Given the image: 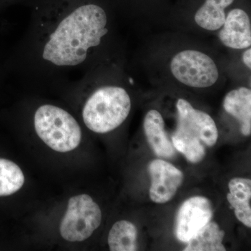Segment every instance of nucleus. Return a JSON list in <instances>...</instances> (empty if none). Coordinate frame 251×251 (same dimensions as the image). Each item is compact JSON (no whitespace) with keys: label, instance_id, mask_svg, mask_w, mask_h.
<instances>
[{"label":"nucleus","instance_id":"nucleus-3","mask_svg":"<svg viewBox=\"0 0 251 251\" xmlns=\"http://www.w3.org/2000/svg\"><path fill=\"white\" fill-rule=\"evenodd\" d=\"M36 133L50 148L58 152H69L80 145V125L70 113L54 105H41L34 115Z\"/></svg>","mask_w":251,"mask_h":251},{"label":"nucleus","instance_id":"nucleus-10","mask_svg":"<svg viewBox=\"0 0 251 251\" xmlns=\"http://www.w3.org/2000/svg\"><path fill=\"white\" fill-rule=\"evenodd\" d=\"M143 127L149 145L156 156L167 158L175 156L174 146L168 138L164 120L159 112L150 110L144 119Z\"/></svg>","mask_w":251,"mask_h":251},{"label":"nucleus","instance_id":"nucleus-7","mask_svg":"<svg viewBox=\"0 0 251 251\" xmlns=\"http://www.w3.org/2000/svg\"><path fill=\"white\" fill-rule=\"evenodd\" d=\"M212 216V205L207 198L195 196L186 200L176 215L175 235L180 242L187 243L210 222Z\"/></svg>","mask_w":251,"mask_h":251},{"label":"nucleus","instance_id":"nucleus-14","mask_svg":"<svg viewBox=\"0 0 251 251\" xmlns=\"http://www.w3.org/2000/svg\"><path fill=\"white\" fill-rule=\"evenodd\" d=\"M225 232L219 225L209 222L187 242L184 251H226L223 244Z\"/></svg>","mask_w":251,"mask_h":251},{"label":"nucleus","instance_id":"nucleus-15","mask_svg":"<svg viewBox=\"0 0 251 251\" xmlns=\"http://www.w3.org/2000/svg\"><path fill=\"white\" fill-rule=\"evenodd\" d=\"M138 230L135 225L128 221H119L109 232L108 244L112 251H135L137 246Z\"/></svg>","mask_w":251,"mask_h":251},{"label":"nucleus","instance_id":"nucleus-11","mask_svg":"<svg viewBox=\"0 0 251 251\" xmlns=\"http://www.w3.org/2000/svg\"><path fill=\"white\" fill-rule=\"evenodd\" d=\"M229 193L227 199L234 209L238 221L244 226L251 227V180L235 177L228 184Z\"/></svg>","mask_w":251,"mask_h":251},{"label":"nucleus","instance_id":"nucleus-4","mask_svg":"<svg viewBox=\"0 0 251 251\" xmlns=\"http://www.w3.org/2000/svg\"><path fill=\"white\" fill-rule=\"evenodd\" d=\"M101 221V210L92 197L87 194L74 196L69 200L61 222V236L68 242H83L98 228Z\"/></svg>","mask_w":251,"mask_h":251},{"label":"nucleus","instance_id":"nucleus-13","mask_svg":"<svg viewBox=\"0 0 251 251\" xmlns=\"http://www.w3.org/2000/svg\"><path fill=\"white\" fill-rule=\"evenodd\" d=\"M234 0H206L198 10L195 21L198 26L209 31L219 29L224 25L226 15L225 9Z\"/></svg>","mask_w":251,"mask_h":251},{"label":"nucleus","instance_id":"nucleus-6","mask_svg":"<svg viewBox=\"0 0 251 251\" xmlns=\"http://www.w3.org/2000/svg\"><path fill=\"white\" fill-rule=\"evenodd\" d=\"M177 125L172 141L184 140L206 147L216 145L219 132L215 122L205 112L193 108L184 99H179L176 103Z\"/></svg>","mask_w":251,"mask_h":251},{"label":"nucleus","instance_id":"nucleus-9","mask_svg":"<svg viewBox=\"0 0 251 251\" xmlns=\"http://www.w3.org/2000/svg\"><path fill=\"white\" fill-rule=\"evenodd\" d=\"M219 37L224 46L230 49L242 50L250 47L251 25L247 13L240 9L229 11Z\"/></svg>","mask_w":251,"mask_h":251},{"label":"nucleus","instance_id":"nucleus-17","mask_svg":"<svg viewBox=\"0 0 251 251\" xmlns=\"http://www.w3.org/2000/svg\"><path fill=\"white\" fill-rule=\"evenodd\" d=\"M243 62L249 69L251 68V49H249L244 52L242 56Z\"/></svg>","mask_w":251,"mask_h":251},{"label":"nucleus","instance_id":"nucleus-1","mask_svg":"<svg viewBox=\"0 0 251 251\" xmlns=\"http://www.w3.org/2000/svg\"><path fill=\"white\" fill-rule=\"evenodd\" d=\"M103 8L78 5L63 18L43 48L42 57L57 67H75L87 58L89 50L100 45L108 33Z\"/></svg>","mask_w":251,"mask_h":251},{"label":"nucleus","instance_id":"nucleus-5","mask_svg":"<svg viewBox=\"0 0 251 251\" xmlns=\"http://www.w3.org/2000/svg\"><path fill=\"white\" fill-rule=\"evenodd\" d=\"M172 74L176 80L188 87L206 88L219 79L217 66L209 56L200 51H181L172 59Z\"/></svg>","mask_w":251,"mask_h":251},{"label":"nucleus","instance_id":"nucleus-2","mask_svg":"<svg viewBox=\"0 0 251 251\" xmlns=\"http://www.w3.org/2000/svg\"><path fill=\"white\" fill-rule=\"evenodd\" d=\"M131 109L128 92L117 86H105L96 90L82 110L84 123L97 133L116 129L126 120Z\"/></svg>","mask_w":251,"mask_h":251},{"label":"nucleus","instance_id":"nucleus-12","mask_svg":"<svg viewBox=\"0 0 251 251\" xmlns=\"http://www.w3.org/2000/svg\"><path fill=\"white\" fill-rule=\"evenodd\" d=\"M225 110L237 119L241 125V132L245 136L251 134V91L239 87L229 92L224 100Z\"/></svg>","mask_w":251,"mask_h":251},{"label":"nucleus","instance_id":"nucleus-8","mask_svg":"<svg viewBox=\"0 0 251 251\" xmlns=\"http://www.w3.org/2000/svg\"><path fill=\"white\" fill-rule=\"evenodd\" d=\"M151 177L150 197L153 202L165 204L173 199L183 182L182 172L168 161L153 160L149 164Z\"/></svg>","mask_w":251,"mask_h":251},{"label":"nucleus","instance_id":"nucleus-16","mask_svg":"<svg viewBox=\"0 0 251 251\" xmlns=\"http://www.w3.org/2000/svg\"><path fill=\"white\" fill-rule=\"evenodd\" d=\"M24 183V174L21 168L14 162L0 158V196L14 194Z\"/></svg>","mask_w":251,"mask_h":251}]
</instances>
